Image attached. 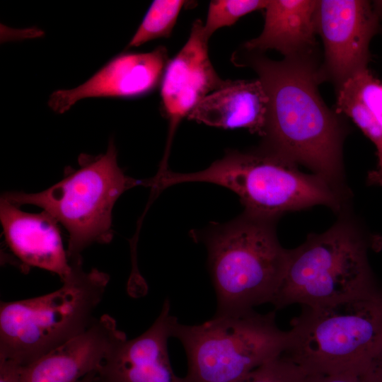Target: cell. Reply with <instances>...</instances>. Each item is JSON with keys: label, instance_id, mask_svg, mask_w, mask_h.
Listing matches in <instances>:
<instances>
[{"label": "cell", "instance_id": "1", "mask_svg": "<svg viewBox=\"0 0 382 382\" xmlns=\"http://www.w3.org/2000/svg\"><path fill=\"white\" fill-rule=\"evenodd\" d=\"M231 61L236 66L253 68L268 96L260 148L306 166L349 195L342 162L345 129L320 96L318 85L322 71L304 54L274 61L241 47Z\"/></svg>", "mask_w": 382, "mask_h": 382}, {"label": "cell", "instance_id": "2", "mask_svg": "<svg viewBox=\"0 0 382 382\" xmlns=\"http://www.w3.org/2000/svg\"><path fill=\"white\" fill-rule=\"evenodd\" d=\"M298 164L260 148L231 150L207 168L195 173L167 170L153 178L156 191L183 183H209L239 197L248 213L277 219L282 214L325 205L339 213L349 196L320 176L301 172Z\"/></svg>", "mask_w": 382, "mask_h": 382}, {"label": "cell", "instance_id": "3", "mask_svg": "<svg viewBox=\"0 0 382 382\" xmlns=\"http://www.w3.org/2000/svg\"><path fill=\"white\" fill-rule=\"evenodd\" d=\"M276 221L244 212L207 232L203 242L216 296L215 315L272 303L282 283L289 251L278 241Z\"/></svg>", "mask_w": 382, "mask_h": 382}, {"label": "cell", "instance_id": "4", "mask_svg": "<svg viewBox=\"0 0 382 382\" xmlns=\"http://www.w3.org/2000/svg\"><path fill=\"white\" fill-rule=\"evenodd\" d=\"M71 270L57 290L37 297L1 301L0 359L25 366L85 332L96 321L110 276L82 262Z\"/></svg>", "mask_w": 382, "mask_h": 382}, {"label": "cell", "instance_id": "5", "mask_svg": "<svg viewBox=\"0 0 382 382\" xmlns=\"http://www.w3.org/2000/svg\"><path fill=\"white\" fill-rule=\"evenodd\" d=\"M302 307L283 354L307 374L365 372L382 344V288Z\"/></svg>", "mask_w": 382, "mask_h": 382}, {"label": "cell", "instance_id": "6", "mask_svg": "<svg viewBox=\"0 0 382 382\" xmlns=\"http://www.w3.org/2000/svg\"><path fill=\"white\" fill-rule=\"evenodd\" d=\"M345 211L328 230L310 234L289 250L282 283L271 303L276 310L293 304L326 305L380 286L369 262L371 242Z\"/></svg>", "mask_w": 382, "mask_h": 382}, {"label": "cell", "instance_id": "7", "mask_svg": "<svg viewBox=\"0 0 382 382\" xmlns=\"http://www.w3.org/2000/svg\"><path fill=\"white\" fill-rule=\"evenodd\" d=\"M117 158L111 139L105 154L80 155L79 168H66L64 177L47 189L35 193L6 192L1 197L18 207L33 204L47 212L69 233L70 264L82 262L86 248L111 241L112 209L121 195L144 185V181L126 175Z\"/></svg>", "mask_w": 382, "mask_h": 382}, {"label": "cell", "instance_id": "8", "mask_svg": "<svg viewBox=\"0 0 382 382\" xmlns=\"http://www.w3.org/2000/svg\"><path fill=\"white\" fill-rule=\"evenodd\" d=\"M172 337L185 349L187 382H241L284 352L287 331L277 326L274 311L261 314L251 309L214 315L199 325L177 320Z\"/></svg>", "mask_w": 382, "mask_h": 382}, {"label": "cell", "instance_id": "9", "mask_svg": "<svg viewBox=\"0 0 382 382\" xmlns=\"http://www.w3.org/2000/svg\"><path fill=\"white\" fill-rule=\"evenodd\" d=\"M381 20L382 1H318L316 33L323 42L326 71L337 88L368 69L369 44Z\"/></svg>", "mask_w": 382, "mask_h": 382}, {"label": "cell", "instance_id": "10", "mask_svg": "<svg viewBox=\"0 0 382 382\" xmlns=\"http://www.w3.org/2000/svg\"><path fill=\"white\" fill-rule=\"evenodd\" d=\"M199 19L192 25L189 37L179 52L170 59L161 86V105L168 120V136L161 166L167 161L174 134L180 122L208 94L225 85L209 57L208 41Z\"/></svg>", "mask_w": 382, "mask_h": 382}, {"label": "cell", "instance_id": "11", "mask_svg": "<svg viewBox=\"0 0 382 382\" xmlns=\"http://www.w3.org/2000/svg\"><path fill=\"white\" fill-rule=\"evenodd\" d=\"M169 61L168 50L163 46L149 52L122 53L80 86L53 92L48 105L54 112L62 114L86 98L145 95L161 82Z\"/></svg>", "mask_w": 382, "mask_h": 382}, {"label": "cell", "instance_id": "12", "mask_svg": "<svg viewBox=\"0 0 382 382\" xmlns=\"http://www.w3.org/2000/svg\"><path fill=\"white\" fill-rule=\"evenodd\" d=\"M177 318L166 299L154 323L141 335L125 339L107 355L96 372V382H187L170 365L168 341Z\"/></svg>", "mask_w": 382, "mask_h": 382}, {"label": "cell", "instance_id": "13", "mask_svg": "<svg viewBox=\"0 0 382 382\" xmlns=\"http://www.w3.org/2000/svg\"><path fill=\"white\" fill-rule=\"evenodd\" d=\"M105 314L83 333L23 368V382H77L96 372L108 353L126 339Z\"/></svg>", "mask_w": 382, "mask_h": 382}, {"label": "cell", "instance_id": "14", "mask_svg": "<svg viewBox=\"0 0 382 382\" xmlns=\"http://www.w3.org/2000/svg\"><path fill=\"white\" fill-rule=\"evenodd\" d=\"M0 221L5 243L21 265L57 274L63 281L71 267L59 223L47 212H24L1 197Z\"/></svg>", "mask_w": 382, "mask_h": 382}, {"label": "cell", "instance_id": "15", "mask_svg": "<svg viewBox=\"0 0 382 382\" xmlns=\"http://www.w3.org/2000/svg\"><path fill=\"white\" fill-rule=\"evenodd\" d=\"M268 103V96L258 79L228 80L204 98L187 118L218 128H244L262 137Z\"/></svg>", "mask_w": 382, "mask_h": 382}, {"label": "cell", "instance_id": "16", "mask_svg": "<svg viewBox=\"0 0 382 382\" xmlns=\"http://www.w3.org/2000/svg\"><path fill=\"white\" fill-rule=\"evenodd\" d=\"M318 1H268L262 33L242 48L261 53L275 50L285 57L305 54L314 44Z\"/></svg>", "mask_w": 382, "mask_h": 382}, {"label": "cell", "instance_id": "17", "mask_svg": "<svg viewBox=\"0 0 382 382\" xmlns=\"http://www.w3.org/2000/svg\"><path fill=\"white\" fill-rule=\"evenodd\" d=\"M337 113L345 114L374 144L378 156L376 171H382V84L364 69L338 88Z\"/></svg>", "mask_w": 382, "mask_h": 382}, {"label": "cell", "instance_id": "18", "mask_svg": "<svg viewBox=\"0 0 382 382\" xmlns=\"http://www.w3.org/2000/svg\"><path fill=\"white\" fill-rule=\"evenodd\" d=\"M185 4L183 0L154 1L127 47H136L155 39L168 37Z\"/></svg>", "mask_w": 382, "mask_h": 382}, {"label": "cell", "instance_id": "19", "mask_svg": "<svg viewBox=\"0 0 382 382\" xmlns=\"http://www.w3.org/2000/svg\"><path fill=\"white\" fill-rule=\"evenodd\" d=\"M267 2V0L211 1L203 25L205 37L209 40L218 29L231 26L239 18L253 11L265 9Z\"/></svg>", "mask_w": 382, "mask_h": 382}, {"label": "cell", "instance_id": "20", "mask_svg": "<svg viewBox=\"0 0 382 382\" xmlns=\"http://www.w3.org/2000/svg\"><path fill=\"white\" fill-rule=\"evenodd\" d=\"M306 374L282 354L255 369L241 382H301Z\"/></svg>", "mask_w": 382, "mask_h": 382}, {"label": "cell", "instance_id": "21", "mask_svg": "<svg viewBox=\"0 0 382 382\" xmlns=\"http://www.w3.org/2000/svg\"><path fill=\"white\" fill-rule=\"evenodd\" d=\"M301 382H369L365 372L306 374Z\"/></svg>", "mask_w": 382, "mask_h": 382}, {"label": "cell", "instance_id": "22", "mask_svg": "<svg viewBox=\"0 0 382 382\" xmlns=\"http://www.w3.org/2000/svg\"><path fill=\"white\" fill-rule=\"evenodd\" d=\"M23 368L9 359H0V382H23Z\"/></svg>", "mask_w": 382, "mask_h": 382}, {"label": "cell", "instance_id": "23", "mask_svg": "<svg viewBox=\"0 0 382 382\" xmlns=\"http://www.w3.org/2000/svg\"><path fill=\"white\" fill-rule=\"evenodd\" d=\"M365 375L369 382H382V344L369 363Z\"/></svg>", "mask_w": 382, "mask_h": 382}, {"label": "cell", "instance_id": "24", "mask_svg": "<svg viewBox=\"0 0 382 382\" xmlns=\"http://www.w3.org/2000/svg\"><path fill=\"white\" fill-rule=\"evenodd\" d=\"M368 181L373 185H382V171L372 170L368 175Z\"/></svg>", "mask_w": 382, "mask_h": 382}, {"label": "cell", "instance_id": "25", "mask_svg": "<svg viewBox=\"0 0 382 382\" xmlns=\"http://www.w3.org/2000/svg\"><path fill=\"white\" fill-rule=\"evenodd\" d=\"M77 382H96V372L88 374Z\"/></svg>", "mask_w": 382, "mask_h": 382}]
</instances>
